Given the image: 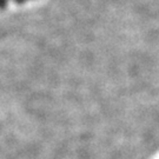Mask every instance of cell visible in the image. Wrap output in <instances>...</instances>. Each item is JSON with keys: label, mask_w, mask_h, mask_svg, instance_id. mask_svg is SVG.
I'll return each instance as SVG.
<instances>
[{"label": "cell", "mask_w": 159, "mask_h": 159, "mask_svg": "<svg viewBox=\"0 0 159 159\" xmlns=\"http://www.w3.org/2000/svg\"><path fill=\"white\" fill-rule=\"evenodd\" d=\"M7 2H8V0H0V10H4V8H6Z\"/></svg>", "instance_id": "1"}, {"label": "cell", "mask_w": 159, "mask_h": 159, "mask_svg": "<svg viewBox=\"0 0 159 159\" xmlns=\"http://www.w3.org/2000/svg\"><path fill=\"white\" fill-rule=\"evenodd\" d=\"M16 2H18V4H23V2H25L26 0H14Z\"/></svg>", "instance_id": "2"}]
</instances>
